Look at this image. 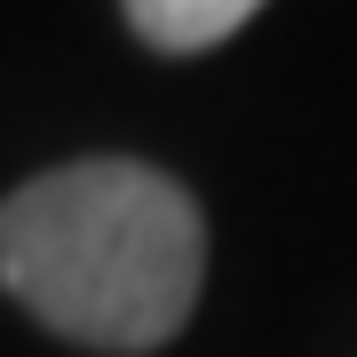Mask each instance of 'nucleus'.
Masks as SVG:
<instances>
[{"label":"nucleus","mask_w":357,"mask_h":357,"mask_svg":"<svg viewBox=\"0 0 357 357\" xmlns=\"http://www.w3.org/2000/svg\"><path fill=\"white\" fill-rule=\"evenodd\" d=\"M0 286L96 357H151L199 310L206 215L151 159H64L0 199Z\"/></svg>","instance_id":"obj_1"},{"label":"nucleus","mask_w":357,"mask_h":357,"mask_svg":"<svg viewBox=\"0 0 357 357\" xmlns=\"http://www.w3.org/2000/svg\"><path fill=\"white\" fill-rule=\"evenodd\" d=\"M119 8H128V24H135L143 48H159V56H206V48H222L230 32H246L270 0H119Z\"/></svg>","instance_id":"obj_2"}]
</instances>
